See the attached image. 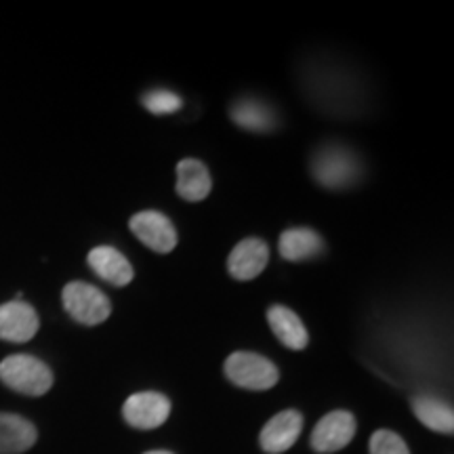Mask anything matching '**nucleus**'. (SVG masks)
<instances>
[{"mask_svg":"<svg viewBox=\"0 0 454 454\" xmlns=\"http://www.w3.org/2000/svg\"><path fill=\"white\" fill-rule=\"evenodd\" d=\"M316 184L333 192L348 190L362 179V162L354 150L340 144H326L314 152L309 162Z\"/></svg>","mask_w":454,"mask_h":454,"instance_id":"f257e3e1","label":"nucleus"},{"mask_svg":"<svg viewBox=\"0 0 454 454\" xmlns=\"http://www.w3.org/2000/svg\"><path fill=\"white\" fill-rule=\"evenodd\" d=\"M0 381L24 395H44L53 387V372L34 356L17 354L0 362Z\"/></svg>","mask_w":454,"mask_h":454,"instance_id":"f03ea898","label":"nucleus"},{"mask_svg":"<svg viewBox=\"0 0 454 454\" xmlns=\"http://www.w3.org/2000/svg\"><path fill=\"white\" fill-rule=\"evenodd\" d=\"M223 371L231 383L251 391L271 389L280 379L274 362L254 351H234L225 360Z\"/></svg>","mask_w":454,"mask_h":454,"instance_id":"7ed1b4c3","label":"nucleus"},{"mask_svg":"<svg viewBox=\"0 0 454 454\" xmlns=\"http://www.w3.org/2000/svg\"><path fill=\"white\" fill-rule=\"evenodd\" d=\"M64 308L78 325L82 326H98L112 314V303L107 294L99 291L98 286L87 282H70L66 284L64 294Z\"/></svg>","mask_w":454,"mask_h":454,"instance_id":"20e7f679","label":"nucleus"},{"mask_svg":"<svg viewBox=\"0 0 454 454\" xmlns=\"http://www.w3.org/2000/svg\"><path fill=\"white\" fill-rule=\"evenodd\" d=\"M130 231L154 253H170L177 247V227L160 211H139L129 221Z\"/></svg>","mask_w":454,"mask_h":454,"instance_id":"39448f33","label":"nucleus"},{"mask_svg":"<svg viewBox=\"0 0 454 454\" xmlns=\"http://www.w3.org/2000/svg\"><path fill=\"white\" fill-rule=\"evenodd\" d=\"M357 429L356 417L348 411H333L322 417L311 431L309 444L316 452L331 454L343 450L354 440Z\"/></svg>","mask_w":454,"mask_h":454,"instance_id":"423d86ee","label":"nucleus"},{"mask_svg":"<svg viewBox=\"0 0 454 454\" xmlns=\"http://www.w3.org/2000/svg\"><path fill=\"white\" fill-rule=\"evenodd\" d=\"M170 414V400L158 391H139L127 397L122 406V417L130 427L150 431L158 429Z\"/></svg>","mask_w":454,"mask_h":454,"instance_id":"0eeeda50","label":"nucleus"},{"mask_svg":"<svg viewBox=\"0 0 454 454\" xmlns=\"http://www.w3.org/2000/svg\"><path fill=\"white\" fill-rule=\"evenodd\" d=\"M270 247L261 238H247L234 247L227 257V271L238 282H248L268 268Z\"/></svg>","mask_w":454,"mask_h":454,"instance_id":"6e6552de","label":"nucleus"},{"mask_svg":"<svg viewBox=\"0 0 454 454\" xmlns=\"http://www.w3.org/2000/svg\"><path fill=\"white\" fill-rule=\"evenodd\" d=\"M41 320L36 309L21 299L0 305V339L9 343H26L38 333Z\"/></svg>","mask_w":454,"mask_h":454,"instance_id":"1a4fd4ad","label":"nucleus"},{"mask_svg":"<svg viewBox=\"0 0 454 454\" xmlns=\"http://www.w3.org/2000/svg\"><path fill=\"white\" fill-rule=\"evenodd\" d=\"M301 431H303V414L297 411H282L261 429L259 444L265 452L282 454L294 446Z\"/></svg>","mask_w":454,"mask_h":454,"instance_id":"9d476101","label":"nucleus"},{"mask_svg":"<svg viewBox=\"0 0 454 454\" xmlns=\"http://www.w3.org/2000/svg\"><path fill=\"white\" fill-rule=\"evenodd\" d=\"M278 251H280L282 259L299 263V261L320 257L326 251V242L311 227H291V230L282 231L280 242H278Z\"/></svg>","mask_w":454,"mask_h":454,"instance_id":"9b49d317","label":"nucleus"},{"mask_svg":"<svg viewBox=\"0 0 454 454\" xmlns=\"http://www.w3.org/2000/svg\"><path fill=\"white\" fill-rule=\"evenodd\" d=\"M89 268L98 274L101 280L114 284V286H127L133 282V265L129 263V259L114 247H95L89 253Z\"/></svg>","mask_w":454,"mask_h":454,"instance_id":"f8f14e48","label":"nucleus"},{"mask_svg":"<svg viewBox=\"0 0 454 454\" xmlns=\"http://www.w3.org/2000/svg\"><path fill=\"white\" fill-rule=\"evenodd\" d=\"M177 181H175V190L187 202H200L208 198L213 190V177L208 173L207 164L198 158H184L177 164Z\"/></svg>","mask_w":454,"mask_h":454,"instance_id":"ddd939ff","label":"nucleus"},{"mask_svg":"<svg viewBox=\"0 0 454 454\" xmlns=\"http://www.w3.org/2000/svg\"><path fill=\"white\" fill-rule=\"evenodd\" d=\"M230 116L242 130L251 133H270L278 127V114L265 101L254 98H242L231 104Z\"/></svg>","mask_w":454,"mask_h":454,"instance_id":"4468645a","label":"nucleus"},{"mask_svg":"<svg viewBox=\"0 0 454 454\" xmlns=\"http://www.w3.org/2000/svg\"><path fill=\"white\" fill-rule=\"evenodd\" d=\"M268 322L271 333L276 334V339L280 340L284 348L294 351L308 348L309 333L293 309L284 308V305H271L268 309Z\"/></svg>","mask_w":454,"mask_h":454,"instance_id":"2eb2a0df","label":"nucleus"},{"mask_svg":"<svg viewBox=\"0 0 454 454\" xmlns=\"http://www.w3.org/2000/svg\"><path fill=\"white\" fill-rule=\"evenodd\" d=\"M38 431L20 414L0 412V454H21L36 444Z\"/></svg>","mask_w":454,"mask_h":454,"instance_id":"dca6fc26","label":"nucleus"},{"mask_svg":"<svg viewBox=\"0 0 454 454\" xmlns=\"http://www.w3.org/2000/svg\"><path fill=\"white\" fill-rule=\"evenodd\" d=\"M414 417L421 421L425 427L438 434L450 435L454 431V412L452 406L438 400L434 395H417L411 402Z\"/></svg>","mask_w":454,"mask_h":454,"instance_id":"f3484780","label":"nucleus"},{"mask_svg":"<svg viewBox=\"0 0 454 454\" xmlns=\"http://www.w3.org/2000/svg\"><path fill=\"white\" fill-rule=\"evenodd\" d=\"M141 104H144L147 112L154 114V116H167V114L179 112L184 101H181L177 93H173L168 89H152L141 98Z\"/></svg>","mask_w":454,"mask_h":454,"instance_id":"a211bd4d","label":"nucleus"},{"mask_svg":"<svg viewBox=\"0 0 454 454\" xmlns=\"http://www.w3.org/2000/svg\"><path fill=\"white\" fill-rule=\"evenodd\" d=\"M371 454H411V450L395 431L379 429L371 438Z\"/></svg>","mask_w":454,"mask_h":454,"instance_id":"6ab92c4d","label":"nucleus"},{"mask_svg":"<svg viewBox=\"0 0 454 454\" xmlns=\"http://www.w3.org/2000/svg\"><path fill=\"white\" fill-rule=\"evenodd\" d=\"M145 454H173V452H168V450H152V452H145Z\"/></svg>","mask_w":454,"mask_h":454,"instance_id":"aec40b11","label":"nucleus"}]
</instances>
